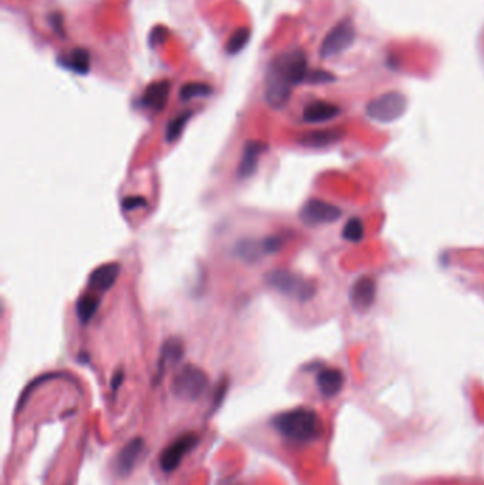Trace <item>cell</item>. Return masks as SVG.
Returning a JSON list of instances; mask_svg holds the SVG:
<instances>
[{"label": "cell", "instance_id": "obj_1", "mask_svg": "<svg viewBox=\"0 0 484 485\" xmlns=\"http://www.w3.org/2000/svg\"><path fill=\"white\" fill-rule=\"evenodd\" d=\"M308 74L307 56L301 48H291L276 56L266 74V101L271 108H283L294 86L306 81Z\"/></svg>", "mask_w": 484, "mask_h": 485}, {"label": "cell", "instance_id": "obj_2", "mask_svg": "<svg viewBox=\"0 0 484 485\" xmlns=\"http://www.w3.org/2000/svg\"><path fill=\"white\" fill-rule=\"evenodd\" d=\"M276 430L291 441H310L320 434V420L313 410L294 409L274 417Z\"/></svg>", "mask_w": 484, "mask_h": 485}, {"label": "cell", "instance_id": "obj_3", "mask_svg": "<svg viewBox=\"0 0 484 485\" xmlns=\"http://www.w3.org/2000/svg\"><path fill=\"white\" fill-rule=\"evenodd\" d=\"M209 384L208 374L193 364H185L175 376L171 390L175 397L182 400H198Z\"/></svg>", "mask_w": 484, "mask_h": 485}, {"label": "cell", "instance_id": "obj_4", "mask_svg": "<svg viewBox=\"0 0 484 485\" xmlns=\"http://www.w3.org/2000/svg\"><path fill=\"white\" fill-rule=\"evenodd\" d=\"M266 282L276 291L298 301H308L316 294V287L313 282L287 270L270 271L266 275Z\"/></svg>", "mask_w": 484, "mask_h": 485}, {"label": "cell", "instance_id": "obj_5", "mask_svg": "<svg viewBox=\"0 0 484 485\" xmlns=\"http://www.w3.org/2000/svg\"><path fill=\"white\" fill-rule=\"evenodd\" d=\"M406 97L400 93L390 91L379 96L366 107V114L370 120L378 122L396 121L406 111Z\"/></svg>", "mask_w": 484, "mask_h": 485}, {"label": "cell", "instance_id": "obj_6", "mask_svg": "<svg viewBox=\"0 0 484 485\" xmlns=\"http://www.w3.org/2000/svg\"><path fill=\"white\" fill-rule=\"evenodd\" d=\"M356 40V27L351 20H343L337 26H334L326 39L323 40L320 48V57L328 60L334 56H338L344 50H347Z\"/></svg>", "mask_w": 484, "mask_h": 485}, {"label": "cell", "instance_id": "obj_7", "mask_svg": "<svg viewBox=\"0 0 484 485\" xmlns=\"http://www.w3.org/2000/svg\"><path fill=\"white\" fill-rule=\"evenodd\" d=\"M199 443V437L195 433H185L179 436L176 440H173L161 454L159 457V466L163 473H172L175 471L183 457L193 450Z\"/></svg>", "mask_w": 484, "mask_h": 485}, {"label": "cell", "instance_id": "obj_8", "mask_svg": "<svg viewBox=\"0 0 484 485\" xmlns=\"http://www.w3.org/2000/svg\"><path fill=\"white\" fill-rule=\"evenodd\" d=\"M341 215H343V212L337 206L330 205V203L323 202V200H318V199L308 200L300 212L301 222L307 226H318V225L334 223L336 220H338L341 218Z\"/></svg>", "mask_w": 484, "mask_h": 485}, {"label": "cell", "instance_id": "obj_9", "mask_svg": "<svg viewBox=\"0 0 484 485\" xmlns=\"http://www.w3.org/2000/svg\"><path fill=\"white\" fill-rule=\"evenodd\" d=\"M376 295V284L370 277L358 278L350 292V300L356 311L365 312L375 301Z\"/></svg>", "mask_w": 484, "mask_h": 485}, {"label": "cell", "instance_id": "obj_10", "mask_svg": "<svg viewBox=\"0 0 484 485\" xmlns=\"http://www.w3.org/2000/svg\"><path fill=\"white\" fill-rule=\"evenodd\" d=\"M142 450H143L142 437H133L122 447L116 459V473L120 477H126L133 470L135 463L138 461Z\"/></svg>", "mask_w": 484, "mask_h": 485}, {"label": "cell", "instance_id": "obj_11", "mask_svg": "<svg viewBox=\"0 0 484 485\" xmlns=\"http://www.w3.org/2000/svg\"><path fill=\"white\" fill-rule=\"evenodd\" d=\"M171 93V83L166 80L152 83L146 87L142 96V104L152 111H162L168 103Z\"/></svg>", "mask_w": 484, "mask_h": 485}, {"label": "cell", "instance_id": "obj_12", "mask_svg": "<svg viewBox=\"0 0 484 485\" xmlns=\"http://www.w3.org/2000/svg\"><path fill=\"white\" fill-rule=\"evenodd\" d=\"M267 149V145L260 142V141H248L244 145L243 149L242 159L238 168V176L241 179H246L251 176L257 168V162L260 155Z\"/></svg>", "mask_w": 484, "mask_h": 485}, {"label": "cell", "instance_id": "obj_13", "mask_svg": "<svg viewBox=\"0 0 484 485\" xmlns=\"http://www.w3.org/2000/svg\"><path fill=\"white\" fill-rule=\"evenodd\" d=\"M120 275V264L109 262L96 268L89 280V284L96 291H109Z\"/></svg>", "mask_w": 484, "mask_h": 485}, {"label": "cell", "instance_id": "obj_14", "mask_svg": "<svg viewBox=\"0 0 484 485\" xmlns=\"http://www.w3.org/2000/svg\"><path fill=\"white\" fill-rule=\"evenodd\" d=\"M340 114V108L336 104L327 101L310 103L303 113V120L308 123H320L330 121Z\"/></svg>", "mask_w": 484, "mask_h": 485}, {"label": "cell", "instance_id": "obj_15", "mask_svg": "<svg viewBox=\"0 0 484 485\" xmlns=\"http://www.w3.org/2000/svg\"><path fill=\"white\" fill-rule=\"evenodd\" d=\"M59 63L67 68L74 71L76 74H87L91 68V56L86 48H74L67 56L59 60Z\"/></svg>", "mask_w": 484, "mask_h": 485}, {"label": "cell", "instance_id": "obj_16", "mask_svg": "<svg viewBox=\"0 0 484 485\" xmlns=\"http://www.w3.org/2000/svg\"><path fill=\"white\" fill-rule=\"evenodd\" d=\"M343 136H344L343 129H334V128L321 129V131H313V132L306 133L300 139V143L306 146H311V148H323V146H328V145L338 142Z\"/></svg>", "mask_w": 484, "mask_h": 485}, {"label": "cell", "instance_id": "obj_17", "mask_svg": "<svg viewBox=\"0 0 484 485\" xmlns=\"http://www.w3.org/2000/svg\"><path fill=\"white\" fill-rule=\"evenodd\" d=\"M344 383V376L337 369H326L317 376V384L323 394L334 396L340 392Z\"/></svg>", "mask_w": 484, "mask_h": 485}, {"label": "cell", "instance_id": "obj_18", "mask_svg": "<svg viewBox=\"0 0 484 485\" xmlns=\"http://www.w3.org/2000/svg\"><path fill=\"white\" fill-rule=\"evenodd\" d=\"M183 357V345L179 340H171L168 341L162 351H161V359H159V374L163 373L165 367L168 364H178Z\"/></svg>", "mask_w": 484, "mask_h": 485}, {"label": "cell", "instance_id": "obj_19", "mask_svg": "<svg viewBox=\"0 0 484 485\" xmlns=\"http://www.w3.org/2000/svg\"><path fill=\"white\" fill-rule=\"evenodd\" d=\"M99 307H100V301L97 300V297H94L91 294H86V295L80 297V300L77 301V307H76L79 321L84 325L89 324L94 318V315L97 314Z\"/></svg>", "mask_w": 484, "mask_h": 485}, {"label": "cell", "instance_id": "obj_20", "mask_svg": "<svg viewBox=\"0 0 484 485\" xmlns=\"http://www.w3.org/2000/svg\"><path fill=\"white\" fill-rule=\"evenodd\" d=\"M213 93L212 87L205 83H188L181 88L179 97L182 101H189L198 97H208Z\"/></svg>", "mask_w": 484, "mask_h": 485}, {"label": "cell", "instance_id": "obj_21", "mask_svg": "<svg viewBox=\"0 0 484 485\" xmlns=\"http://www.w3.org/2000/svg\"><path fill=\"white\" fill-rule=\"evenodd\" d=\"M261 252H267L264 240L254 242V240H246L238 244V254L244 258L246 261H256L260 258Z\"/></svg>", "mask_w": 484, "mask_h": 485}, {"label": "cell", "instance_id": "obj_22", "mask_svg": "<svg viewBox=\"0 0 484 485\" xmlns=\"http://www.w3.org/2000/svg\"><path fill=\"white\" fill-rule=\"evenodd\" d=\"M248 39H250V29H248V27H241V29H238V30L231 36V39L228 40V43H226V51H228L231 56L238 54L239 51H242L243 48L246 47Z\"/></svg>", "mask_w": 484, "mask_h": 485}, {"label": "cell", "instance_id": "obj_23", "mask_svg": "<svg viewBox=\"0 0 484 485\" xmlns=\"http://www.w3.org/2000/svg\"><path fill=\"white\" fill-rule=\"evenodd\" d=\"M191 116H192L191 113L179 114L178 117H175L172 121L168 123V126H166V141L168 142H173V141H176L181 136V133H182L183 128L186 126V123L189 121Z\"/></svg>", "mask_w": 484, "mask_h": 485}, {"label": "cell", "instance_id": "obj_24", "mask_svg": "<svg viewBox=\"0 0 484 485\" xmlns=\"http://www.w3.org/2000/svg\"><path fill=\"white\" fill-rule=\"evenodd\" d=\"M363 233H365V229H363V222L357 218H353L346 223L343 236L348 242H360L363 240Z\"/></svg>", "mask_w": 484, "mask_h": 485}, {"label": "cell", "instance_id": "obj_25", "mask_svg": "<svg viewBox=\"0 0 484 485\" xmlns=\"http://www.w3.org/2000/svg\"><path fill=\"white\" fill-rule=\"evenodd\" d=\"M336 77L327 71H321V70H316V71H311L307 74V78L306 81L308 83H313V84H323V83H330V81H334Z\"/></svg>", "mask_w": 484, "mask_h": 485}, {"label": "cell", "instance_id": "obj_26", "mask_svg": "<svg viewBox=\"0 0 484 485\" xmlns=\"http://www.w3.org/2000/svg\"><path fill=\"white\" fill-rule=\"evenodd\" d=\"M168 34H169V31H168L166 27H163V26L155 27V29L152 30L151 36H149V44H151L152 47L158 46V44H162V43L166 40Z\"/></svg>", "mask_w": 484, "mask_h": 485}, {"label": "cell", "instance_id": "obj_27", "mask_svg": "<svg viewBox=\"0 0 484 485\" xmlns=\"http://www.w3.org/2000/svg\"><path fill=\"white\" fill-rule=\"evenodd\" d=\"M145 206H146V200L141 196H129V198L123 199V202H122L123 210H135V209L145 208Z\"/></svg>", "mask_w": 484, "mask_h": 485}, {"label": "cell", "instance_id": "obj_28", "mask_svg": "<svg viewBox=\"0 0 484 485\" xmlns=\"http://www.w3.org/2000/svg\"><path fill=\"white\" fill-rule=\"evenodd\" d=\"M50 24L53 26L54 31L60 36H64V29H63V16L61 13H53L50 16Z\"/></svg>", "mask_w": 484, "mask_h": 485}, {"label": "cell", "instance_id": "obj_29", "mask_svg": "<svg viewBox=\"0 0 484 485\" xmlns=\"http://www.w3.org/2000/svg\"><path fill=\"white\" fill-rule=\"evenodd\" d=\"M264 245H266V250L268 254H273L276 251H278L283 245V239L280 238H268V239H264Z\"/></svg>", "mask_w": 484, "mask_h": 485}, {"label": "cell", "instance_id": "obj_30", "mask_svg": "<svg viewBox=\"0 0 484 485\" xmlns=\"http://www.w3.org/2000/svg\"><path fill=\"white\" fill-rule=\"evenodd\" d=\"M122 380H123V373L122 370H119L113 377V390H117L121 386Z\"/></svg>", "mask_w": 484, "mask_h": 485}]
</instances>
